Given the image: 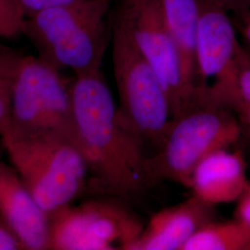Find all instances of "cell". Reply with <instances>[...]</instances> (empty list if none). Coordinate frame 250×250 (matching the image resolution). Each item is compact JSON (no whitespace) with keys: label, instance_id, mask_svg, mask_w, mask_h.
<instances>
[{"label":"cell","instance_id":"obj_1","mask_svg":"<svg viewBox=\"0 0 250 250\" xmlns=\"http://www.w3.org/2000/svg\"><path fill=\"white\" fill-rule=\"evenodd\" d=\"M72 98L76 141L89 166L90 188L127 197L148 187L145 142L121 121L100 69L74 74Z\"/></svg>","mask_w":250,"mask_h":250},{"label":"cell","instance_id":"obj_2","mask_svg":"<svg viewBox=\"0 0 250 250\" xmlns=\"http://www.w3.org/2000/svg\"><path fill=\"white\" fill-rule=\"evenodd\" d=\"M112 0H80L24 18L22 36L38 56L74 74L99 70L111 43Z\"/></svg>","mask_w":250,"mask_h":250},{"label":"cell","instance_id":"obj_3","mask_svg":"<svg viewBox=\"0 0 250 250\" xmlns=\"http://www.w3.org/2000/svg\"><path fill=\"white\" fill-rule=\"evenodd\" d=\"M0 137L13 168L48 214L72 204L89 188L88 163L68 137L10 129Z\"/></svg>","mask_w":250,"mask_h":250},{"label":"cell","instance_id":"obj_4","mask_svg":"<svg viewBox=\"0 0 250 250\" xmlns=\"http://www.w3.org/2000/svg\"><path fill=\"white\" fill-rule=\"evenodd\" d=\"M111 28L119 116L144 142L158 146L172 119L167 94L116 6L111 9Z\"/></svg>","mask_w":250,"mask_h":250},{"label":"cell","instance_id":"obj_5","mask_svg":"<svg viewBox=\"0 0 250 250\" xmlns=\"http://www.w3.org/2000/svg\"><path fill=\"white\" fill-rule=\"evenodd\" d=\"M241 135L239 121L228 107L202 105L171 119L158 150L147 157L149 185L169 180L189 189L198 163L212 152L230 147Z\"/></svg>","mask_w":250,"mask_h":250},{"label":"cell","instance_id":"obj_6","mask_svg":"<svg viewBox=\"0 0 250 250\" xmlns=\"http://www.w3.org/2000/svg\"><path fill=\"white\" fill-rule=\"evenodd\" d=\"M72 83L62 70L39 56L22 55L12 84L11 117L7 130L52 132L77 145Z\"/></svg>","mask_w":250,"mask_h":250},{"label":"cell","instance_id":"obj_7","mask_svg":"<svg viewBox=\"0 0 250 250\" xmlns=\"http://www.w3.org/2000/svg\"><path fill=\"white\" fill-rule=\"evenodd\" d=\"M114 2L167 94L172 119L200 106L197 90L188 81L178 48L163 21L159 0Z\"/></svg>","mask_w":250,"mask_h":250},{"label":"cell","instance_id":"obj_8","mask_svg":"<svg viewBox=\"0 0 250 250\" xmlns=\"http://www.w3.org/2000/svg\"><path fill=\"white\" fill-rule=\"evenodd\" d=\"M50 216V250H132L144 225L124 206L87 201Z\"/></svg>","mask_w":250,"mask_h":250},{"label":"cell","instance_id":"obj_9","mask_svg":"<svg viewBox=\"0 0 250 250\" xmlns=\"http://www.w3.org/2000/svg\"><path fill=\"white\" fill-rule=\"evenodd\" d=\"M240 45L232 16L203 1L196 57V88L201 106L229 108L235 97L234 63Z\"/></svg>","mask_w":250,"mask_h":250},{"label":"cell","instance_id":"obj_10","mask_svg":"<svg viewBox=\"0 0 250 250\" xmlns=\"http://www.w3.org/2000/svg\"><path fill=\"white\" fill-rule=\"evenodd\" d=\"M0 218L23 250H50V216L13 166L0 161Z\"/></svg>","mask_w":250,"mask_h":250},{"label":"cell","instance_id":"obj_11","mask_svg":"<svg viewBox=\"0 0 250 250\" xmlns=\"http://www.w3.org/2000/svg\"><path fill=\"white\" fill-rule=\"evenodd\" d=\"M214 206L193 196L155 213L145 226L132 250H183L204 224L214 220Z\"/></svg>","mask_w":250,"mask_h":250},{"label":"cell","instance_id":"obj_12","mask_svg":"<svg viewBox=\"0 0 250 250\" xmlns=\"http://www.w3.org/2000/svg\"><path fill=\"white\" fill-rule=\"evenodd\" d=\"M249 183L244 157L228 147L210 153L198 163L189 189L193 196L215 206L237 201Z\"/></svg>","mask_w":250,"mask_h":250},{"label":"cell","instance_id":"obj_13","mask_svg":"<svg viewBox=\"0 0 250 250\" xmlns=\"http://www.w3.org/2000/svg\"><path fill=\"white\" fill-rule=\"evenodd\" d=\"M159 5L165 26L178 48L188 81L196 88L197 35L203 1L159 0Z\"/></svg>","mask_w":250,"mask_h":250},{"label":"cell","instance_id":"obj_14","mask_svg":"<svg viewBox=\"0 0 250 250\" xmlns=\"http://www.w3.org/2000/svg\"><path fill=\"white\" fill-rule=\"evenodd\" d=\"M183 250H250V227L236 219L212 220L193 234Z\"/></svg>","mask_w":250,"mask_h":250},{"label":"cell","instance_id":"obj_15","mask_svg":"<svg viewBox=\"0 0 250 250\" xmlns=\"http://www.w3.org/2000/svg\"><path fill=\"white\" fill-rule=\"evenodd\" d=\"M235 99L231 109L238 103L250 105V51L240 45L234 63Z\"/></svg>","mask_w":250,"mask_h":250},{"label":"cell","instance_id":"obj_16","mask_svg":"<svg viewBox=\"0 0 250 250\" xmlns=\"http://www.w3.org/2000/svg\"><path fill=\"white\" fill-rule=\"evenodd\" d=\"M23 20L15 0H0V37L14 39L22 36Z\"/></svg>","mask_w":250,"mask_h":250},{"label":"cell","instance_id":"obj_17","mask_svg":"<svg viewBox=\"0 0 250 250\" xmlns=\"http://www.w3.org/2000/svg\"><path fill=\"white\" fill-rule=\"evenodd\" d=\"M23 18H28L46 9L70 5L80 0H15Z\"/></svg>","mask_w":250,"mask_h":250},{"label":"cell","instance_id":"obj_18","mask_svg":"<svg viewBox=\"0 0 250 250\" xmlns=\"http://www.w3.org/2000/svg\"><path fill=\"white\" fill-rule=\"evenodd\" d=\"M232 19L243 40L242 45L250 51V6L241 13L232 16Z\"/></svg>","mask_w":250,"mask_h":250},{"label":"cell","instance_id":"obj_19","mask_svg":"<svg viewBox=\"0 0 250 250\" xmlns=\"http://www.w3.org/2000/svg\"><path fill=\"white\" fill-rule=\"evenodd\" d=\"M22 53L0 44V75L9 72L18 65Z\"/></svg>","mask_w":250,"mask_h":250},{"label":"cell","instance_id":"obj_20","mask_svg":"<svg viewBox=\"0 0 250 250\" xmlns=\"http://www.w3.org/2000/svg\"><path fill=\"white\" fill-rule=\"evenodd\" d=\"M23 250L18 237L0 218V250Z\"/></svg>","mask_w":250,"mask_h":250},{"label":"cell","instance_id":"obj_21","mask_svg":"<svg viewBox=\"0 0 250 250\" xmlns=\"http://www.w3.org/2000/svg\"><path fill=\"white\" fill-rule=\"evenodd\" d=\"M203 1L210 5L224 9L231 16H234L241 13L250 6V0H203Z\"/></svg>","mask_w":250,"mask_h":250},{"label":"cell","instance_id":"obj_22","mask_svg":"<svg viewBox=\"0 0 250 250\" xmlns=\"http://www.w3.org/2000/svg\"><path fill=\"white\" fill-rule=\"evenodd\" d=\"M235 219L250 227V181L241 197L236 201Z\"/></svg>","mask_w":250,"mask_h":250},{"label":"cell","instance_id":"obj_23","mask_svg":"<svg viewBox=\"0 0 250 250\" xmlns=\"http://www.w3.org/2000/svg\"><path fill=\"white\" fill-rule=\"evenodd\" d=\"M241 126L242 134L246 132L250 137V105L238 103L232 108Z\"/></svg>","mask_w":250,"mask_h":250},{"label":"cell","instance_id":"obj_24","mask_svg":"<svg viewBox=\"0 0 250 250\" xmlns=\"http://www.w3.org/2000/svg\"><path fill=\"white\" fill-rule=\"evenodd\" d=\"M112 1H113V2H114V1H116V0H112Z\"/></svg>","mask_w":250,"mask_h":250}]
</instances>
